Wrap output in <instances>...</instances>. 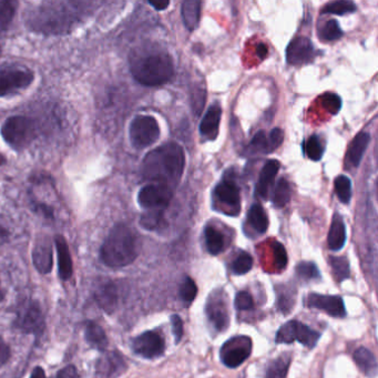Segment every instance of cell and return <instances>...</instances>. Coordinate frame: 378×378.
Here are the masks:
<instances>
[{
  "mask_svg": "<svg viewBox=\"0 0 378 378\" xmlns=\"http://www.w3.org/2000/svg\"><path fill=\"white\" fill-rule=\"evenodd\" d=\"M186 165L183 149L174 142L163 144L152 150L142 162V176L152 183L163 184L171 188L176 186Z\"/></svg>",
  "mask_w": 378,
  "mask_h": 378,
  "instance_id": "6da1fadb",
  "label": "cell"
},
{
  "mask_svg": "<svg viewBox=\"0 0 378 378\" xmlns=\"http://www.w3.org/2000/svg\"><path fill=\"white\" fill-rule=\"evenodd\" d=\"M139 254L138 239L125 224H115L100 248L102 263L112 269L130 265Z\"/></svg>",
  "mask_w": 378,
  "mask_h": 378,
  "instance_id": "7a4b0ae2",
  "label": "cell"
},
{
  "mask_svg": "<svg viewBox=\"0 0 378 378\" xmlns=\"http://www.w3.org/2000/svg\"><path fill=\"white\" fill-rule=\"evenodd\" d=\"M131 74L139 83L148 87L164 85L174 76V62L167 52L139 51L130 59Z\"/></svg>",
  "mask_w": 378,
  "mask_h": 378,
  "instance_id": "3957f363",
  "label": "cell"
},
{
  "mask_svg": "<svg viewBox=\"0 0 378 378\" xmlns=\"http://www.w3.org/2000/svg\"><path fill=\"white\" fill-rule=\"evenodd\" d=\"M79 3H49L38 7L30 24L36 31L62 34L80 19L81 10L75 8Z\"/></svg>",
  "mask_w": 378,
  "mask_h": 378,
  "instance_id": "277c9868",
  "label": "cell"
},
{
  "mask_svg": "<svg viewBox=\"0 0 378 378\" xmlns=\"http://www.w3.org/2000/svg\"><path fill=\"white\" fill-rule=\"evenodd\" d=\"M0 132L4 140L15 150L28 147L36 136L35 125L30 119L22 115L8 118L4 122Z\"/></svg>",
  "mask_w": 378,
  "mask_h": 378,
  "instance_id": "5b68a950",
  "label": "cell"
},
{
  "mask_svg": "<svg viewBox=\"0 0 378 378\" xmlns=\"http://www.w3.org/2000/svg\"><path fill=\"white\" fill-rule=\"evenodd\" d=\"M129 136L134 148L144 149L158 141L160 136V127L155 118L138 115L131 122Z\"/></svg>",
  "mask_w": 378,
  "mask_h": 378,
  "instance_id": "8992f818",
  "label": "cell"
},
{
  "mask_svg": "<svg viewBox=\"0 0 378 378\" xmlns=\"http://www.w3.org/2000/svg\"><path fill=\"white\" fill-rule=\"evenodd\" d=\"M320 338L321 334L316 330H312L298 321H290L277 330L275 343L292 344L294 341H298L304 346L314 349Z\"/></svg>",
  "mask_w": 378,
  "mask_h": 378,
  "instance_id": "52a82bcc",
  "label": "cell"
},
{
  "mask_svg": "<svg viewBox=\"0 0 378 378\" xmlns=\"http://www.w3.org/2000/svg\"><path fill=\"white\" fill-rule=\"evenodd\" d=\"M35 79V75L28 68L20 66L0 70V98L13 96L28 88Z\"/></svg>",
  "mask_w": 378,
  "mask_h": 378,
  "instance_id": "ba28073f",
  "label": "cell"
},
{
  "mask_svg": "<svg viewBox=\"0 0 378 378\" xmlns=\"http://www.w3.org/2000/svg\"><path fill=\"white\" fill-rule=\"evenodd\" d=\"M253 343L248 336H235L224 344L220 351V358L227 368H237L252 354Z\"/></svg>",
  "mask_w": 378,
  "mask_h": 378,
  "instance_id": "9c48e42d",
  "label": "cell"
},
{
  "mask_svg": "<svg viewBox=\"0 0 378 378\" xmlns=\"http://www.w3.org/2000/svg\"><path fill=\"white\" fill-rule=\"evenodd\" d=\"M15 324L18 330L24 333L41 335L45 330V316L38 302H26V304L19 309Z\"/></svg>",
  "mask_w": 378,
  "mask_h": 378,
  "instance_id": "30bf717a",
  "label": "cell"
},
{
  "mask_svg": "<svg viewBox=\"0 0 378 378\" xmlns=\"http://www.w3.org/2000/svg\"><path fill=\"white\" fill-rule=\"evenodd\" d=\"M205 313L212 328L218 333H222L229 328V309L223 290H216L209 296Z\"/></svg>",
  "mask_w": 378,
  "mask_h": 378,
  "instance_id": "8fae6325",
  "label": "cell"
},
{
  "mask_svg": "<svg viewBox=\"0 0 378 378\" xmlns=\"http://www.w3.org/2000/svg\"><path fill=\"white\" fill-rule=\"evenodd\" d=\"M174 195L171 188L163 184L151 183L139 192L138 202L147 210H164Z\"/></svg>",
  "mask_w": 378,
  "mask_h": 378,
  "instance_id": "7c38bea8",
  "label": "cell"
},
{
  "mask_svg": "<svg viewBox=\"0 0 378 378\" xmlns=\"http://www.w3.org/2000/svg\"><path fill=\"white\" fill-rule=\"evenodd\" d=\"M132 349L139 356L153 360L164 354V340L160 334L155 332H144L132 341Z\"/></svg>",
  "mask_w": 378,
  "mask_h": 378,
  "instance_id": "4fadbf2b",
  "label": "cell"
},
{
  "mask_svg": "<svg viewBox=\"0 0 378 378\" xmlns=\"http://www.w3.org/2000/svg\"><path fill=\"white\" fill-rule=\"evenodd\" d=\"M305 307L309 309H317L328 313L330 316L343 318L346 316V309L343 298L337 295H323V294L311 293L304 300Z\"/></svg>",
  "mask_w": 378,
  "mask_h": 378,
  "instance_id": "5bb4252c",
  "label": "cell"
},
{
  "mask_svg": "<svg viewBox=\"0 0 378 378\" xmlns=\"http://www.w3.org/2000/svg\"><path fill=\"white\" fill-rule=\"evenodd\" d=\"M52 243L47 235H41L36 239L32 248V261L38 272L41 274H48L54 265Z\"/></svg>",
  "mask_w": 378,
  "mask_h": 378,
  "instance_id": "9a60e30c",
  "label": "cell"
},
{
  "mask_svg": "<svg viewBox=\"0 0 378 378\" xmlns=\"http://www.w3.org/2000/svg\"><path fill=\"white\" fill-rule=\"evenodd\" d=\"M315 58L314 46L307 37H298L288 43L286 59L290 64H309Z\"/></svg>",
  "mask_w": 378,
  "mask_h": 378,
  "instance_id": "2e32d148",
  "label": "cell"
},
{
  "mask_svg": "<svg viewBox=\"0 0 378 378\" xmlns=\"http://www.w3.org/2000/svg\"><path fill=\"white\" fill-rule=\"evenodd\" d=\"M214 195L218 202L229 208V212L239 214L241 209L240 189L231 178H224L216 186Z\"/></svg>",
  "mask_w": 378,
  "mask_h": 378,
  "instance_id": "e0dca14e",
  "label": "cell"
},
{
  "mask_svg": "<svg viewBox=\"0 0 378 378\" xmlns=\"http://www.w3.org/2000/svg\"><path fill=\"white\" fill-rule=\"evenodd\" d=\"M279 170H280V162L277 160L267 161L262 168L258 184H256V195L263 200H267L269 197Z\"/></svg>",
  "mask_w": 378,
  "mask_h": 378,
  "instance_id": "ac0fdd59",
  "label": "cell"
},
{
  "mask_svg": "<svg viewBox=\"0 0 378 378\" xmlns=\"http://www.w3.org/2000/svg\"><path fill=\"white\" fill-rule=\"evenodd\" d=\"M125 368L122 357L118 353H111L99 360L96 378H115Z\"/></svg>",
  "mask_w": 378,
  "mask_h": 378,
  "instance_id": "d6986e66",
  "label": "cell"
},
{
  "mask_svg": "<svg viewBox=\"0 0 378 378\" xmlns=\"http://www.w3.org/2000/svg\"><path fill=\"white\" fill-rule=\"evenodd\" d=\"M55 244H56L57 255H58L59 276L62 277V280H69L74 273L72 271L74 267H72L71 255H70L67 241L62 235H57L55 237Z\"/></svg>",
  "mask_w": 378,
  "mask_h": 378,
  "instance_id": "ffe728a7",
  "label": "cell"
},
{
  "mask_svg": "<svg viewBox=\"0 0 378 378\" xmlns=\"http://www.w3.org/2000/svg\"><path fill=\"white\" fill-rule=\"evenodd\" d=\"M97 303L104 312L112 313L118 304V292L115 285L111 282L100 285L94 293Z\"/></svg>",
  "mask_w": 378,
  "mask_h": 378,
  "instance_id": "44dd1931",
  "label": "cell"
},
{
  "mask_svg": "<svg viewBox=\"0 0 378 378\" xmlns=\"http://www.w3.org/2000/svg\"><path fill=\"white\" fill-rule=\"evenodd\" d=\"M345 242H346V227L343 218L340 214H335L328 232V248L332 251H340L344 248Z\"/></svg>",
  "mask_w": 378,
  "mask_h": 378,
  "instance_id": "7402d4cb",
  "label": "cell"
},
{
  "mask_svg": "<svg viewBox=\"0 0 378 378\" xmlns=\"http://www.w3.org/2000/svg\"><path fill=\"white\" fill-rule=\"evenodd\" d=\"M222 109L218 104H214L205 113L200 125V132L211 140L218 136V125L221 121Z\"/></svg>",
  "mask_w": 378,
  "mask_h": 378,
  "instance_id": "603a6c76",
  "label": "cell"
},
{
  "mask_svg": "<svg viewBox=\"0 0 378 378\" xmlns=\"http://www.w3.org/2000/svg\"><path fill=\"white\" fill-rule=\"evenodd\" d=\"M354 360L357 366L368 377L374 378L377 376V360L375 355L370 349L360 347L354 353Z\"/></svg>",
  "mask_w": 378,
  "mask_h": 378,
  "instance_id": "cb8c5ba5",
  "label": "cell"
},
{
  "mask_svg": "<svg viewBox=\"0 0 378 378\" xmlns=\"http://www.w3.org/2000/svg\"><path fill=\"white\" fill-rule=\"evenodd\" d=\"M370 136L366 132H360L355 136L349 146V153H347V160L353 167H358L362 161L363 155L368 149L370 144Z\"/></svg>",
  "mask_w": 378,
  "mask_h": 378,
  "instance_id": "d4e9b609",
  "label": "cell"
},
{
  "mask_svg": "<svg viewBox=\"0 0 378 378\" xmlns=\"http://www.w3.org/2000/svg\"><path fill=\"white\" fill-rule=\"evenodd\" d=\"M201 3L197 0H187L182 4V17L186 27L195 30L200 22Z\"/></svg>",
  "mask_w": 378,
  "mask_h": 378,
  "instance_id": "484cf974",
  "label": "cell"
},
{
  "mask_svg": "<svg viewBox=\"0 0 378 378\" xmlns=\"http://www.w3.org/2000/svg\"><path fill=\"white\" fill-rule=\"evenodd\" d=\"M85 340L91 346L99 351H104L108 346V338L104 333V328L96 323H89L85 326Z\"/></svg>",
  "mask_w": 378,
  "mask_h": 378,
  "instance_id": "4316f807",
  "label": "cell"
},
{
  "mask_svg": "<svg viewBox=\"0 0 378 378\" xmlns=\"http://www.w3.org/2000/svg\"><path fill=\"white\" fill-rule=\"evenodd\" d=\"M248 221L251 227L260 234H263L269 229V218L261 205L253 204L251 206L248 214Z\"/></svg>",
  "mask_w": 378,
  "mask_h": 378,
  "instance_id": "83f0119b",
  "label": "cell"
},
{
  "mask_svg": "<svg viewBox=\"0 0 378 378\" xmlns=\"http://www.w3.org/2000/svg\"><path fill=\"white\" fill-rule=\"evenodd\" d=\"M204 237L209 253L212 254V255H218V254L221 253L222 251L224 250V245H225V241H224V237L221 232L212 225H208L204 230Z\"/></svg>",
  "mask_w": 378,
  "mask_h": 378,
  "instance_id": "f1b7e54d",
  "label": "cell"
},
{
  "mask_svg": "<svg viewBox=\"0 0 378 378\" xmlns=\"http://www.w3.org/2000/svg\"><path fill=\"white\" fill-rule=\"evenodd\" d=\"M330 264L333 270V275L337 282H343L351 276L349 260L344 256H332Z\"/></svg>",
  "mask_w": 378,
  "mask_h": 378,
  "instance_id": "f546056e",
  "label": "cell"
},
{
  "mask_svg": "<svg viewBox=\"0 0 378 378\" xmlns=\"http://www.w3.org/2000/svg\"><path fill=\"white\" fill-rule=\"evenodd\" d=\"M140 224L144 229L149 230V231L160 229L164 224L163 210H148V212L142 214Z\"/></svg>",
  "mask_w": 378,
  "mask_h": 378,
  "instance_id": "4dcf8cb0",
  "label": "cell"
},
{
  "mask_svg": "<svg viewBox=\"0 0 378 378\" xmlns=\"http://www.w3.org/2000/svg\"><path fill=\"white\" fill-rule=\"evenodd\" d=\"M290 358L288 356H280L273 360L267 368L265 378H286L290 368Z\"/></svg>",
  "mask_w": 378,
  "mask_h": 378,
  "instance_id": "1f68e13d",
  "label": "cell"
},
{
  "mask_svg": "<svg viewBox=\"0 0 378 378\" xmlns=\"http://www.w3.org/2000/svg\"><path fill=\"white\" fill-rule=\"evenodd\" d=\"M290 200V187L285 178H280L275 187L273 195V204L275 208H284Z\"/></svg>",
  "mask_w": 378,
  "mask_h": 378,
  "instance_id": "d6a6232c",
  "label": "cell"
},
{
  "mask_svg": "<svg viewBox=\"0 0 378 378\" xmlns=\"http://www.w3.org/2000/svg\"><path fill=\"white\" fill-rule=\"evenodd\" d=\"M16 3L13 1H0V35L8 29L11 20L16 13Z\"/></svg>",
  "mask_w": 378,
  "mask_h": 378,
  "instance_id": "836d02e7",
  "label": "cell"
},
{
  "mask_svg": "<svg viewBox=\"0 0 378 378\" xmlns=\"http://www.w3.org/2000/svg\"><path fill=\"white\" fill-rule=\"evenodd\" d=\"M356 10V6L351 1H347V0H341V1H333V3L328 4L323 8V13L325 14H333L338 15V16H343V15L351 14Z\"/></svg>",
  "mask_w": 378,
  "mask_h": 378,
  "instance_id": "e575fe53",
  "label": "cell"
},
{
  "mask_svg": "<svg viewBox=\"0 0 378 378\" xmlns=\"http://www.w3.org/2000/svg\"><path fill=\"white\" fill-rule=\"evenodd\" d=\"M304 151L311 160L320 161L324 155V148H323L318 136H309L307 141L304 142Z\"/></svg>",
  "mask_w": 378,
  "mask_h": 378,
  "instance_id": "d590c367",
  "label": "cell"
},
{
  "mask_svg": "<svg viewBox=\"0 0 378 378\" xmlns=\"http://www.w3.org/2000/svg\"><path fill=\"white\" fill-rule=\"evenodd\" d=\"M253 267V258L246 252H241L232 263V271L237 275L246 274Z\"/></svg>",
  "mask_w": 378,
  "mask_h": 378,
  "instance_id": "8d00e7d4",
  "label": "cell"
},
{
  "mask_svg": "<svg viewBox=\"0 0 378 378\" xmlns=\"http://www.w3.org/2000/svg\"><path fill=\"white\" fill-rule=\"evenodd\" d=\"M335 192L341 202L349 203L351 199V182L346 176H340L335 180Z\"/></svg>",
  "mask_w": 378,
  "mask_h": 378,
  "instance_id": "74e56055",
  "label": "cell"
},
{
  "mask_svg": "<svg viewBox=\"0 0 378 378\" xmlns=\"http://www.w3.org/2000/svg\"><path fill=\"white\" fill-rule=\"evenodd\" d=\"M178 293H180L182 301L186 304H190L195 301L197 294V288L195 281L192 280L191 277H186L180 285Z\"/></svg>",
  "mask_w": 378,
  "mask_h": 378,
  "instance_id": "f35d334b",
  "label": "cell"
},
{
  "mask_svg": "<svg viewBox=\"0 0 378 378\" xmlns=\"http://www.w3.org/2000/svg\"><path fill=\"white\" fill-rule=\"evenodd\" d=\"M296 274L303 280H316L321 279L320 271L317 269L316 264L312 262H301L296 265Z\"/></svg>",
  "mask_w": 378,
  "mask_h": 378,
  "instance_id": "ab89813d",
  "label": "cell"
},
{
  "mask_svg": "<svg viewBox=\"0 0 378 378\" xmlns=\"http://www.w3.org/2000/svg\"><path fill=\"white\" fill-rule=\"evenodd\" d=\"M321 37L326 41H337L343 36V30L340 27V24L336 20L332 19L328 20L326 24L323 26L320 31Z\"/></svg>",
  "mask_w": 378,
  "mask_h": 378,
  "instance_id": "60d3db41",
  "label": "cell"
},
{
  "mask_svg": "<svg viewBox=\"0 0 378 378\" xmlns=\"http://www.w3.org/2000/svg\"><path fill=\"white\" fill-rule=\"evenodd\" d=\"M248 152L251 155L269 153L267 152V136L264 131H258V134L251 140Z\"/></svg>",
  "mask_w": 378,
  "mask_h": 378,
  "instance_id": "b9f144b4",
  "label": "cell"
},
{
  "mask_svg": "<svg viewBox=\"0 0 378 378\" xmlns=\"http://www.w3.org/2000/svg\"><path fill=\"white\" fill-rule=\"evenodd\" d=\"M234 305L235 309H239V311H248V309H252L254 307L253 298H252V295L248 292L241 290L235 296Z\"/></svg>",
  "mask_w": 378,
  "mask_h": 378,
  "instance_id": "7bdbcfd3",
  "label": "cell"
},
{
  "mask_svg": "<svg viewBox=\"0 0 378 378\" xmlns=\"http://www.w3.org/2000/svg\"><path fill=\"white\" fill-rule=\"evenodd\" d=\"M323 106L332 115H336L342 108V100L337 94H326L323 96Z\"/></svg>",
  "mask_w": 378,
  "mask_h": 378,
  "instance_id": "ee69618b",
  "label": "cell"
},
{
  "mask_svg": "<svg viewBox=\"0 0 378 378\" xmlns=\"http://www.w3.org/2000/svg\"><path fill=\"white\" fill-rule=\"evenodd\" d=\"M284 140V134L281 129L275 128L271 131V134L267 136V152H273L280 147Z\"/></svg>",
  "mask_w": 378,
  "mask_h": 378,
  "instance_id": "f6af8a7d",
  "label": "cell"
},
{
  "mask_svg": "<svg viewBox=\"0 0 378 378\" xmlns=\"http://www.w3.org/2000/svg\"><path fill=\"white\" fill-rule=\"evenodd\" d=\"M273 253H274L275 264L279 269H284L288 264V254L285 251L284 246L280 243H274L273 245Z\"/></svg>",
  "mask_w": 378,
  "mask_h": 378,
  "instance_id": "bcb514c9",
  "label": "cell"
},
{
  "mask_svg": "<svg viewBox=\"0 0 378 378\" xmlns=\"http://www.w3.org/2000/svg\"><path fill=\"white\" fill-rule=\"evenodd\" d=\"M171 325H172V333H174L176 343H180L182 336H183V321L178 315H172L171 316Z\"/></svg>",
  "mask_w": 378,
  "mask_h": 378,
  "instance_id": "7dc6e473",
  "label": "cell"
},
{
  "mask_svg": "<svg viewBox=\"0 0 378 378\" xmlns=\"http://www.w3.org/2000/svg\"><path fill=\"white\" fill-rule=\"evenodd\" d=\"M205 96L203 90H197V94L193 96V108H195L197 115L200 113V111H202L203 106H204Z\"/></svg>",
  "mask_w": 378,
  "mask_h": 378,
  "instance_id": "c3c4849f",
  "label": "cell"
},
{
  "mask_svg": "<svg viewBox=\"0 0 378 378\" xmlns=\"http://www.w3.org/2000/svg\"><path fill=\"white\" fill-rule=\"evenodd\" d=\"M57 378H79V373L74 365H69L59 372Z\"/></svg>",
  "mask_w": 378,
  "mask_h": 378,
  "instance_id": "681fc988",
  "label": "cell"
},
{
  "mask_svg": "<svg viewBox=\"0 0 378 378\" xmlns=\"http://www.w3.org/2000/svg\"><path fill=\"white\" fill-rule=\"evenodd\" d=\"M10 357V349L5 343L3 338L0 337V365L5 364Z\"/></svg>",
  "mask_w": 378,
  "mask_h": 378,
  "instance_id": "f907efd6",
  "label": "cell"
},
{
  "mask_svg": "<svg viewBox=\"0 0 378 378\" xmlns=\"http://www.w3.org/2000/svg\"><path fill=\"white\" fill-rule=\"evenodd\" d=\"M9 235H10L9 227H7L3 216H0V246L8 241Z\"/></svg>",
  "mask_w": 378,
  "mask_h": 378,
  "instance_id": "816d5d0a",
  "label": "cell"
},
{
  "mask_svg": "<svg viewBox=\"0 0 378 378\" xmlns=\"http://www.w3.org/2000/svg\"><path fill=\"white\" fill-rule=\"evenodd\" d=\"M150 5L152 7H155L157 10H163V9L167 8L169 6V1H157V3H153V1H150Z\"/></svg>",
  "mask_w": 378,
  "mask_h": 378,
  "instance_id": "f5cc1de1",
  "label": "cell"
},
{
  "mask_svg": "<svg viewBox=\"0 0 378 378\" xmlns=\"http://www.w3.org/2000/svg\"><path fill=\"white\" fill-rule=\"evenodd\" d=\"M256 54H258L261 59L265 58L267 55V46L263 45V43H261V45H258V48H256Z\"/></svg>",
  "mask_w": 378,
  "mask_h": 378,
  "instance_id": "db71d44e",
  "label": "cell"
},
{
  "mask_svg": "<svg viewBox=\"0 0 378 378\" xmlns=\"http://www.w3.org/2000/svg\"><path fill=\"white\" fill-rule=\"evenodd\" d=\"M30 378H47L46 377L45 372H43V368H36L35 370H32L31 376Z\"/></svg>",
  "mask_w": 378,
  "mask_h": 378,
  "instance_id": "11a10c76",
  "label": "cell"
},
{
  "mask_svg": "<svg viewBox=\"0 0 378 378\" xmlns=\"http://www.w3.org/2000/svg\"><path fill=\"white\" fill-rule=\"evenodd\" d=\"M4 163H5V158L0 155V165L4 164Z\"/></svg>",
  "mask_w": 378,
  "mask_h": 378,
  "instance_id": "9f6ffc18",
  "label": "cell"
},
{
  "mask_svg": "<svg viewBox=\"0 0 378 378\" xmlns=\"http://www.w3.org/2000/svg\"><path fill=\"white\" fill-rule=\"evenodd\" d=\"M4 298V294L1 293V290H0V300H3Z\"/></svg>",
  "mask_w": 378,
  "mask_h": 378,
  "instance_id": "6f0895ef",
  "label": "cell"
},
{
  "mask_svg": "<svg viewBox=\"0 0 378 378\" xmlns=\"http://www.w3.org/2000/svg\"><path fill=\"white\" fill-rule=\"evenodd\" d=\"M0 56H1V46H0Z\"/></svg>",
  "mask_w": 378,
  "mask_h": 378,
  "instance_id": "680465c9",
  "label": "cell"
}]
</instances>
